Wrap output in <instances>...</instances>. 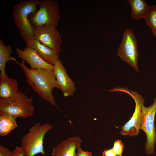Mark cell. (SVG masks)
I'll use <instances>...</instances> for the list:
<instances>
[{
  "label": "cell",
  "mask_w": 156,
  "mask_h": 156,
  "mask_svg": "<svg viewBox=\"0 0 156 156\" xmlns=\"http://www.w3.org/2000/svg\"><path fill=\"white\" fill-rule=\"evenodd\" d=\"M77 156H92V154L90 152L85 151L82 150L79 146L77 148Z\"/></svg>",
  "instance_id": "cell-22"
},
{
  "label": "cell",
  "mask_w": 156,
  "mask_h": 156,
  "mask_svg": "<svg viewBox=\"0 0 156 156\" xmlns=\"http://www.w3.org/2000/svg\"><path fill=\"white\" fill-rule=\"evenodd\" d=\"M17 81L6 75L0 77V99H6L15 95L19 91Z\"/></svg>",
  "instance_id": "cell-14"
},
{
  "label": "cell",
  "mask_w": 156,
  "mask_h": 156,
  "mask_svg": "<svg viewBox=\"0 0 156 156\" xmlns=\"http://www.w3.org/2000/svg\"><path fill=\"white\" fill-rule=\"evenodd\" d=\"M109 91L125 92L130 95L134 100L135 106L134 112L129 121L122 127V130L120 134L129 137L137 135L139 133L142 123V108L145 102L143 97L137 92L126 88L114 87Z\"/></svg>",
  "instance_id": "cell-6"
},
{
  "label": "cell",
  "mask_w": 156,
  "mask_h": 156,
  "mask_svg": "<svg viewBox=\"0 0 156 156\" xmlns=\"http://www.w3.org/2000/svg\"><path fill=\"white\" fill-rule=\"evenodd\" d=\"M102 156H116L112 148L110 149H106L103 152Z\"/></svg>",
  "instance_id": "cell-23"
},
{
  "label": "cell",
  "mask_w": 156,
  "mask_h": 156,
  "mask_svg": "<svg viewBox=\"0 0 156 156\" xmlns=\"http://www.w3.org/2000/svg\"><path fill=\"white\" fill-rule=\"evenodd\" d=\"M53 127L50 124L35 123L22 138L21 147L25 156H34L38 154L45 155L44 148V139L47 133Z\"/></svg>",
  "instance_id": "cell-4"
},
{
  "label": "cell",
  "mask_w": 156,
  "mask_h": 156,
  "mask_svg": "<svg viewBox=\"0 0 156 156\" xmlns=\"http://www.w3.org/2000/svg\"><path fill=\"white\" fill-rule=\"evenodd\" d=\"M57 27L49 25L35 27L33 38L50 48L60 52L62 40Z\"/></svg>",
  "instance_id": "cell-9"
},
{
  "label": "cell",
  "mask_w": 156,
  "mask_h": 156,
  "mask_svg": "<svg viewBox=\"0 0 156 156\" xmlns=\"http://www.w3.org/2000/svg\"><path fill=\"white\" fill-rule=\"evenodd\" d=\"M151 29L153 34L156 36V5L150 6L144 18Z\"/></svg>",
  "instance_id": "cell-18"
},
{
  "label": "cell",
  "mask_w": 156,
  "mask_h": 156,
  "mask_svg": "<svg viewBox=\"0 0 156 156\" xmlns=\"http://www.w3.org/2000/svg\"><path fill=\"white\" fill-rule=\"evenodd\" d=\"M39 8L30 14L29 18L34 27L45 25L57 27L60 18L59 7L57 1L44 0L39 1Z\"/></svg>",
  "instance_id": "cell-5"
},
{
  "label": "cell",
  "mask_w": 156,
  "mask_h": 156,
  "mask_svg": "<svg viewBox=\"0 0 156 156\" xmlns=\"http://www.w3.org/2000/svg\"><path fill=\"white\" fill-rule=\"evenodd\" d=\"M82 142L79 137L68 138L53 149L51 156H77L76 150Z\"/></svg>",
  "instance_id": "cell-13"
},
{
  "label": "cell",
  "mask_w": 156,
  "mask_h": 156,
  "mask_svg": "<svg viewBox=\"0 0 156 156\" xmlns=\"http://www.w3.org/2000/svg\"><path fill=\"white\" fill-rule=\"evenodd\" d=\"M156 113V96L152 104L148 107L144 105L142 108V121L140 129L145 133L147 142L145 144V151L149 155L154 152L156 143V131L155 126V116Z\"/></svg>",
  "instance_id": "cell-8"
},
{
  "label": "cell",
  "mask_w": 156,
  "mask_h": 156,
  "mask_svg": "<svg viewBox=\"0 0 156 156\" xmlns=\"http://www.w3.org/2000/svg\"><path fill=\"white\" fill-rule=\"evenodd\" d=\"M117 55L121 60L128 64L137 72L139 53L135 36L132 30L127 29L123 33L121 43Z\"/></svg>",
  "instance_id": "cell-7"
},
{
  "label": "cell",
  "mask_w": 156,
  "mask_h": 156,
  "mask_svg": "<svg viewBox=\"0 0 156 156\" xmlns=\"http://www.w3.org/2000/svg\"><path fill=\"white\" fill-rule=\"evenodd\" d=\"M131 9L132 19L138 21L144 17L148 12L150 6L144 0H127Z\"/></svg>",
  "instance_id": "cell-15"
},
{
  "label": "cell",
  "mask_w": 156,
  "mask_h": 156,
  "mask_svg": "<svg viewBox=\"0 0 156 156\" xmlns=\"http://www.w3.org/2000/svg\"><path fill=\"white\" fill-rule=\"evenodd\" d=\"M16 118L6 114H0V135L5 136L9 134L17 127Z\"/></svg>",
  "instance_id": "cell-16"
},
{
  "label": "cell",
  "mask_w": 156,
  "mask_h": 156,
  "mask_svg": "<svg viewBox=\"0 0 156 156\" xmlns=\"http://www.w3.org/2000/svg\"><path fill=\"white\" fill-rule=\"evenodd\" d=\"M32 96L29 98L18 91L14 96L6 99H0V114L11 115L16 119L33 116L34 109Z\"/></svg>",
  "instance_id": "cell-3"
},
{
  "label": "cell",
  "mask_w": 156,
  "mask_h": 156,
  "mask_svg": "<svg viewBox=\"0 0 156 156\" xmlns=\"http://www.w3.org/2000/svg\"><path fill=\"white\" fill-rule=\"evenodd\" d=\"M53 72L64 96L66 97L73 96L76 90L75 83L68 75L62 61L59 59L55 62Z\"/></svg>",
  "instance_id": "cell-10"
},
{
  "label": "cell",
  "mask_w": 156,
  "mask_h": 156,
  "mask_svg": "<svg viewBox=\"0 0 156 156\" xmlns=\"http://www.w3.org/2000/svg\"><path fill=\"white\" fill-rule=\"evenodd\" d=\"M26 46L34 49L39 56L47 63L54 65L59 59L60 52L52 49L34 38L25 42Z\"/></svg>",
  "instance_id": "cell-12"
},
{
  "label": "cell",
  "mask_w": 156,
  "mask_h": 156,
  "mask_svg": "<svg viewBox=\"0 0 156 156\" xmlns=\"http://www.w3.org/2000/svg\"><path fill=\"white\" fill-rule=\"evenodd\" d=\"M124 145L120 140L118 139L114 141V145L112 148L116 156H122Z\"/></svg>",
  "instance_id": "cell-19"
},
{
  "label": "cell",
  "mask_w": 156,
  "mask_h": 156,
  "mask_svg": "<svg viewBox=\"0 0 156 156\" xmlns=\"http://www.w3.org/2000/svg\"><path fill=\"white\" fill-rule=\"evenodd\" d=\"M13 152L5 148L2 144L0 145V156H13Z\"/></svg>",
  "instance_id": "cell-20"
},
{
  "label": "cell",
  "mask_w": 156,
  "mask_h": 156,
  "mask_svg": "<svg viewBox=\"0 0 156 156\" xmlns=\"http://www.w3.org/2000/svg\"><path fill=\"white\" fill-rule=\"evenodd\" d=\"M13 61L16 62L23 70L27 83L34 91L42 99L58 108L53 94V90L54 88L60 89V88L53 70L42 68L32 69L25 66V62L23 60L19 63L14 58Z\"/></svg>",
  "instance_id": "cell-1"
},
{
  "label": "cell",
  "mask_w": 156,
  "mask_h": 156,
  "mask_svg": "<svg viewBox=\"0 0 156 156\" xmlns=\"http://www.w3.org/2000/svg\"><path fill=\"white\" fill-rule=\"evenodd\" d=\"M13 53L12 46L6 45L2 40H0V77L6 75L5 65L7 62L13 61L14 57L11 56Z\"/></svg>",
  "instance_id": "cell-17"
},
{
  "label": "cell",
  "mask_w": 156,
  "mask_h": 156,
  "mask_svg": "<svg viewBox=\"0 0 156 156\" xmlns=\"http://www.w3.org/2000/svg\"><path fill=\"white\" fill-rule=\"evenodd\" d=\"M16 51L18 57L26 62L29 65L31 69L42 68L52 70L54 69V65L47 63L32 48L26 46L23 50L17 48Z\"/></svg>",
  "instance_id": "cell-11"
},
{
  "label": "cell",
  "mask_w": 156,
  "mask_h": 156,
  "mask_svg": "<svg viewBox=\"0 0 156 156\" xmlns=\"http://www.w3.org/2000/svg\"><path fill=\"white\" fill-rule=\"evenodd\" d=\"M13 151V156H25L23 151L21 147L16 146Z\"/></svg>",
  "instance_id": "cell-21"
},
{
  "label": "cell",
  "mask_w": 156,
  "mask_h": 156,
  "mask_svg": "<svg viewBox=\"0 0 156 156\" xmlns=\"http://www.w3.org/2000/svg\"><path fill=\"white\" fill-rule=\"evenodd\" d=\"M39 1L26 0L21 1L14 5L12 14L15 25L20 36L25 42L34 38V27L29 19V15L36 12Z\"/></svg>",
  "instance_id": "cell-2"
}]
</instances>
